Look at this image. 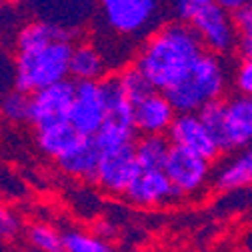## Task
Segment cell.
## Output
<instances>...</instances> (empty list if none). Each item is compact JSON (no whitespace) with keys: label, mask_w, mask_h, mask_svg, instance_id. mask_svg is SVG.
Masks as SVG:
<instances>
[{"label":"cell","mask_w":252,"mask_h":252,"mask_svg":"<svg viewBox=\"0 0 252 252\" xmlns=\"http://www.w3.org/2000/svg\"><path fill=\"white\" fill-rule=\"evenodd\" d=\"M20 218L4 204H0V240L10 242L20 234Z\"/></svg>","instance_id":"d4e9b609"},{"label":"cell","mask_w":252,"mask_h":252,"mask_svg":"<svg viewBox=\"0 0 252 252\" xmlns=\"http://www.w3.org/2000/svg\"><path fill=\"white\" fill-rule=\"evenodd\" d=\"M116 234V228L110 224V222H98L96 226H94V236H98L100 240H108V238H112Z\"/></svg>","instance_id":"f546056e"},{"label":"cell","mask_w":252,"mask_h":252,"mask_svg":"<svg viewBox=\"0 0 252 252\" xmlns=\"http://www.w3.org/2000/svg\"><path fill=\"white\" fill-rule=\"evenodd\" d=\"M74 44L54 42L40 48L18 50L14 58V90L34 94L56 82L68 80V62Z\"/></svg>","instance_id":"3957f363"},{"label":"cell","mask_w":252,"mask_h":252,"mask_svg":"<svg viewBox=\"0 0 252 252\" xmlns=\"http://www.w3.org/2000/svg\"><path fill=\"white\" fill-rule=\"evenodd\" d=\"M176 112L168 104L162 92H152L148 98L132 106V120H134V128L144 134H166L170 124L174 120Z\"/></svg>","instance_id":"7c38bea8"},{"label":"cell","mask_w":252,"mask_h":252,"mask_svg":"<svg viewBox=\"0 0 252 252\" xmlns=\"http://www.w3.org/2000/svg\"><path fill=\"white\" fill-rule=\"evenodd\" d=\"M142 170L134 158V144H128L118 150L100 154L94 182L108 194H124L128 184Z\"/></svg>","instance_id":"52a82bcc"},{"label":"cell","mask_w":252,"mask_h":252,"mask_svg":"<svg viewBox=\"0 0 252 252\" xmlns=\"http://www.w3.org/2000/svg\"><path fill=\"white\" fill-rule=\"evenodd\" d=\"M98 160H100V152H98V146L94 142V138L80 136V140L66 154H62L56 162L64 174L94 182Z\"/></svg>","instance_id":"4fadbf2b"},{"label":"cell","mask_w":252,"mask_h":252,"mask_svg":"<svg viewBox=\"0 0 252 252\" xmlns=\"http://www.w3.org/2000/svg\"><path fill=\"white\" fill-rule=\"evenodd\" d=\"M80 140V134L72 128L68 122L52 124L46 128L38 130V146L44 154H48L50 158L58 160L62 154H66L76 142Z\"/></svg>","instance_id":"d6986e66"},{"label":"cell","mask_w":252,"mask_h":252,"mask_svg":"<svg viewBox=\"0 0 252 252\" xmlns=\"http://www.w3.org/2000/svg\"><path fill=\"white\" fill-rule=\"evenodd\" d=\"M226 136L232 150L252 144V98L232 96L224 102Z\"/></svg>","instance_id":"5bb4252c"},{"label":"cell","mask_w":252,"mask_h":252,"mask_svg":"<svg viewBox=\"0 0 252 252\" xmlns=\"http://www.w3.org/2000/svg\"><path fill=\"white\" fill-rule=\"evenodd\" d=\"M168 150L170 142L166 134H144L138 140H134V158L142 172L162 170Z\"/></svg>","instance_id":"ac0fdd59"},{"label":"cell","mask_w":252,"mask_h":252,"mask_svg":"<svg viewBox=\"0 0 252 252\" xmlns=\"http://www.w3.org/2000/svg\"><path fill=\"white\" fill-rule=\"evenodd\" d=\"M104 116L98 82H74V98L66 122L80 136H94L100 130Z\"/></svg>","instance_id":"ba28073f"},{"label":"cell","mask_w":252,"mask_h":252,"mask_svg":"<svg viewBox=\"0 0 252 252\" xmlns=\"http://www.w3.org/2000/svg\"><path fill=\"white\" fill-rule=\"evenodd\" d=\"M202 52L204 46L190 24L174 20L154 30L132 66L156 92H164L188 76Z\"/></svg>","instance_id":"6da1fadb"},{"label":"cell","mask_w":252,"mask_h":252,"mask_svg":"<svg viewBox=\"0 0 252 252\" xmlns=\"http://www.w3.org/2000/svg\"><path fill=\"white\" fill-rule=\"evenodd\" d=\"M102 2V6H110V4H116V2H120V0H100Z\"/></svg>","instance_id":"d6a6232c"},{"label":"cell","mask_w":252,"mask_h":252,"mask_svg":"<svg viewBox=\"0 0 252 252\" xmlns=\"http://www.w3.org/2000/svg\"><path fill=\"white\" fill-rule=\"evenodd\" d=\"M232 22H234V28H236L238 36L252 34V4L236 10L232 14Z\"/></svg>","instance_id":"83f0119b"},{"label":"cell","mask_w":252,"mask_h":252,"mask_svg":"<svg viewBox=\"0 0 252 252\" xmlns=\"http://www.w3.org/2000/svg\"><path fill=\"white\" fill-rule=\"evenodd\" d=\"M128 202L136 206H160L164 202L176 200L182 194L170 184L162 170L140 172L122 194Z\"/></svg>","instance_id":"8fae6325"},{"label":"cell","mask_w":252,"mask_h":252,"mask_svg":"<svg viewBox=\"0 0 252 252\" xmlns=\"http://www.w3.org/2000/svg\"><path fill=\"white\" fill-rule=\"evenodd\" d=\"M0 110L12 122H24L30 116V94L10 90L0 98Z\"/></svg>","instance_id":"cb8c5ba5"},{"label":"cell","mask_w":252,"mask_h":252,"mask_svg":"<svg viewBox=\"0 0 252 252\" xmlns=\"http://www.w3.org/2000/svg\"><path fill=\"white\" fill-rule=\"evenodd\" d=\"M62 242H64V252H116L108 242L80 230L64 232Z\"/></svg>","instance_id":"603a6c76"},{"label":"cell","mask_w":252,"mask_h":252,"mask_svg":"<svg viewBox=\"0 0 252 252\" xmlns=\"http://www.w3.org/2000/svg\"><path fill=\"white\" fill-rule=\"evenodd\" d=\"M234 88L238 90V96L252 98V60L242 58V62L236 66L234 72Z\"/></svg>","instance_id":"4316f807"},{"label":"cell","mask_w":252,"mask_h":252,"mask_svg":"<svg viewBox=\"0 0 252 252\" xmlns=\"http://www.w3.org/2000/svg\"><path fill=\"white\" fill-rule=\"evenodd\" d=\"M26 236H28V242L38 252H64L62 234L50 224H44V222L30 224L26 230Z\"/></svg>","instance_id":"7402d4cb"},{"label":"cell","mask_w":252,"mask_h":252,"mask_svg":"<svg viewBox=\"0 0 252 252\" xmlns=\"http://www.w3.org/2000/svg\"><path fill=\"white\" fill-rule=\"evenodd\" d=\"M118 80H120V86L126 94V100L130 102V106L142 102L144 98H148L150 94L154 92V88L150 86V82L130 64V66H124L118 74Z\"/></svg>","instance_id":"44dd1931"},{"label":"cell","mask_w":252,"mask_h":252,"mask_svg":"<svg viewBox=\"0 0 252 252\" xmlns=\"http://www.w3.org/2000/svg\"><path fill=\"white\" fill-rule=\"evenodd\" d=\"M74 98V80H62L48 88L30 94V116L28 122L36 126V130L52 124L68 120L70 104Z\"/></svg>","instance_id":"5b68a950"},{"label":"cell","mask_w":252,"mask_h":252,"mask_svg":"<svg viewBox=\"0 0 252 252\" xmlns=\"http://www.w3.org/2000/svg\"><path fill=\"white\" fill-rule=\"evenodd\" d=\"M214 4V0H172V10L178 22H190V18L204 6Z\"/></svg>","instance_id":"484cf974"},{"label":"cell","mask_w":252,"mask_h":252,"mask_svg":"<svg viewBox=\"0 0 252 252\" xmlns=\"http://www.w3.org/2000/svg\"><path fill=\"white\" fill-rule=\"evenodd\" d=\"M214 186L218 190H240L252 186V144L238 152L234 158L216 172Z\"/></svg>","instance_id":"e0dca14e"},{"label":"cell","mask_w":252,"mask_h":252,"mask_svg":"<svg viewBox=\"0 0 252 252\" xmlns=\"http://www.w3.org/2000/svg\"><path fill=\"white\" fill-rule=\"evenodd\" d=\"M166 138L172 146H180L208 162H212L220 154L196 114H176L166 132Z\"/></svg>","instance_id":"30bf717a"},{"label":"cell","mask_w":252,"mask_h":252,"mask_svg":"<svg viewBox=\"0 0 252 252\" xmlns=\"http://www.w3.org/2000/svg\"><path fill=\"white\" fill-rule=\"evenodd\" d=\"M196 116L200 118L202 126L206 128V132L210 134L212 142L216 144L218 152H230V144H228V136H226V122H224V100H212L206 102Z\"/></svg>","instance_id":"ffe728a7"},{"label":"cell","mask_w":252,"mask_h":252,"mask_svg":"<svg viewBox=\"0 0 252 252\" xmlns=\"http://www.w3.org/2000/svg\"><path fill=\"white\" fill-rule=\"evenodd\" d=\"M68 76H72L74 82H98L104 78L106 66L98 48L88 42L74 44L68 62Z\"/></svg>","instance_id":"2e32d148"},{"label":"cell","mask_w":252,"mask_h":252,"mask_svg":"<svg viewBox=\"0 0 252 252\" xmlns=\"http://www.w3.org/2000/svg\"><path fill=\"white\" fill-rule=\"evenodd\" d=\"M214 4H218L222 10H226L228 14H234L236 10L252 4V0H214Z\"/></svg>","instance_id":"f1b7e54d"},{"label":"cell","mask_w":252,"mask_h":252,"mask_svg":"<svg viewBox=\"0 0 252 252\" xmlns=\"http://www.w3.org/2000/svg\"><path fill=\"white\" fill-rule=\"evenodd\" d=\"M244 246H246V252H252V232L246 236V242H244Z\"/></svg>","instance_id":"1f68e13d"},{"label":"cell","mask_w":252,"mask_h":252,"mask_svg":"<svg viewBox=\"0 0 252 252\" xmlns=\"http://www.w3.org/2000/svg\"><path fill=\"white\" fill-rule=\"evenodd\" d=\"M188 24L196 32L206 52L222 56L228 54L238 44V32L232 22V14L222 10L218 4L200 8Z\"/></svg>","instance_id":"277c9868"},{"label":"cell","mask_w":252,"mask_h":252,"mask_svg":"<svg viewBox=\"0 0 252 252\" xmlns=\"http://www.w3.org/2000/svg\"><path fill=\"white\" fill-rule=\"evenodd\" d=\"M238 50L242 54V58H248L252 60V34H244V36H238Z\"/></svg>","instance_id":"4dcf8cb0"},{"label":"cell","mask_w":252,"mask_h":252,"mask_svg":"<svg viewBox=\"0 0 252 252\" xmlns=\"http://www.w3.org/2000/svg\"><path fill=\"white\" fill-rule=\"evenodd\" d=\"M226 86L228 70L222 58L204 50L188 76L162 94L176 114H196L206 102L222 100Z\"/></svg>","instance_id":"7a4b0ae2"},{"label":"cell","mask_w":252,"mask_h":252,"mask_svg":"<svg viewBox=\"0 0 252 252\" xmlns=\"http://www.w3.org/2000/svg\"><path fill=\"white\" fill-rule=\"evenodd\" d=\"M74 38H78V30L62 28L58 24L44 22V20H34L20 28L16 44H18V50H30V48L48 46L54 42L74 44Z\"/></svg>","instance_id":"9a60e30c"},{"label":"cell","mask_w":252,"mask_h":252,"mask_svg":"<svg viewBox=\"0 0 252 252\" xmlns=\"http://www.w3.org/2000/svg\"><path fill=\"white\" fill-rule=\"evenodd\" d=\"M162 172L182 196L194 194L206 184L210 176V162L180 146L170 144Z\"/></svg>","instance_id":"8992f818"},{"label":"cell","mask_w":252,"mask_h":252,"mask_svg":"<svg viewBox=\"0 0 252 252\" xmlns=\"http://www.w3.org/2000/svg\"><path fill=\"white\" fill-rule=\"evenodd\" d=\"M158 10L160 0H120L104 6V20L120 34H138L154 22Z\"/></svg>","instance_id":"9c48e42d"}]
</instances>
